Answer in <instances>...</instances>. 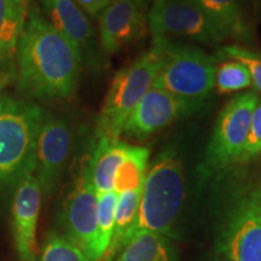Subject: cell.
I'll return each mask as SVG.
<instances>
[{"label":"cell","instance_id":"cell-4","mask_svg":"<svg viewBox=\"0 0 261 261\" xmlns=\"http://www.w3.org/2000/svg\"><path fill=\"white\" fill-rule=\"evenodd\" d=\"M161 52V68L152 87H158L197 109L215 84V62L200 48L172 40H152Z\"/></svg>","mask_w":261,"mask_h":261},{"label":"cell","instance_id":"cell-5","mask_svg":"<svg viewBox=\"0 0 261 261\" xmlns=\"http://www.w3.org/2000/svg\"><path fill=\"white\" fill-rule=\"evenodd\" d=\"M161 62V52L152 46L132 64L117 71L98 117V138L119 139L127 119L152 86Z\"/></svg>","mask_w":261,"mask_h":261},{"label":"cell","instance_id":"cell-26","mask_svg":"<svg viewBox=\"0 0 261 261\" xmlns=\"http://www.w3.org/2000/svg\"><path fill=\"white\" fill-rule=\"evenodd\" d=\"M74 2L87 15L97 16L102 14L112 4L113 0H74Z\"/></svg>","mask_w":261,"mask_h":261},{"label":"cell","instance_id":"cell-23","mask_svg":"<svg viewBox=\"0 0 261 261\" xmlns=\"http://www.w3.org/2000/svg\"><path fill=\"white\" fill-rule=\"evenodd\" d=\"M40 261H90L75 244L67 238L51 234L42 249Z\"/></svg>","mask_w":261,"mask_h":261},{"label":"cell","instance_id":"cell-10","mask_svg":"<svg viewBox=\"0 0 261 261\" xmlns=\"http://www.w3.org/2000/svg\"><path fill=\"white\" fill-rule=\"evenodd\" d=\"M195 110L197 109L189 103L151 86L127 119L122 133L145 139Z\"/></svg>","mask_w":261,"mask_h":261},{"label":"cell","instance_id":"cell-18","mask_svg":"<svg viewBox=\"0 0 261 261\" xmlns=\"http://www.w3.org/2000/svg\"><path fill=\"white\" fill-rule=\"evenodd\" d=\"M140 198H142V189L123 192L117 196L112 241L108 247L106 255L100 261H112L117 250L121 249L126 234L133 227L138 218Z\"/></svg>","mask_w":261,"mask_h":261},{"label":"cell","instance_id":"cell-20","mask_svg":"<svg viewBox=\"0 0 261 261\" xmlns=\"http://www.w3.org/2000/svg\"><path fill=\"white\" fill-rule=\"evenodd\" d=\"M149 154V149L143 146H128L114 177L113 190L117 195L143 189Z\"/></svg>","mask_w":261,"mask_h":261},{"label":"cell","instance_id":"cell-8","mask_svg":"<svg viewBox=\"0 0 261 261\" xmlns=\"http://www.w3.org/2000/svg\"><path fill=\"white\" fill-rule=\"evenodd\" d=\"M71 148V132L62 117L45 114L37 143L35 178L41 195L48 197L61 180Z\"/></svg>","mask_w":261,"mask_h":261},{"label":"cell","instance_id":"cell-9","mask_svg":"<svg viewBox=\"0 0 261 261\" xmlns=\"http://www.w3.org/2000/svg\"><path fill=\"white\" fill-rule=\"evenodd\" d=\"M97 210L98 194L85 168L65 203L64 225L70 242L90 261H97Z\"/></svg>","mask_w":261,"mask_h":261},{"label":"cell","instance_id":"cell-11","mask_svg":"<svg viewBox=\"0 0 261 261\" xmlns=\"http://www.w3.org/2000/svg\"><path fill=\"white\" fill-rule=\"evenodd\" d=\"M41 190L34 172L25 174L15 189L12 230L18 261H37V224Z\"/></svg>","mask_w":261,"mask_h":261},{"label":"cell","instance_id":"cell-22","mask_svg":"<svg viewBox=\"0 0 261 261\" xmlns=\"http://www.w3.org/2000/svg\"><path fill=\"white\" fill-rule=\"evenodd\" d=\"M252 85L249 71L237 61H228L217 67L214 87L219 93L237 92Z\"/></svg>","mask_w":261,"mask_h":261},{"label":"cell","instance_id":"cell-6","mask_svg":"<svg viewBox=\"0 0 261 261\" xmlns=\"http://www.w3.org/2000/svg\"><path fill=\"white\" fill-rule=\"evenodd\" d=\"M148 25L152 40L187 39L214 46L225 39L192 0H163L150 9Z\"/></svg>","mask_w":261,"mask_h":261},{"label":"cell","instance_id":"cell-24","mask_svg":"<svg viewBox=\"0 0 261 261\" xmlns=\"http://www.w3.org/2000/svg\"><path fill=\"white\" fill-rule=\"evenodd\" d=\"M219 57L231 58L240 62L249 71L252 84L261 92V55L240 46H225L220 48Z\"/></svg>","mask_w":261,"mask_h":261},{"label":"cell","instance_id":"cell-17","mask_svg":"<svg viewBox=\"0 0 261 261\" xmlns=\"http://www.w3.org/2000/svg\"><path fill=\"white\" fill-rule=\"evenodd\" d=\"M224 38L243 37L247 25L238 0H192Z\"/></svg>","mask_w":261,"mask_h":261},{"label":"cell","instance_id":"cell-13","mask_svg":"<svg viewBox=\"0 0 261 261\" xmlns=\"http://www.w3.org/2000/svg\"><path fill=\"white\" fill-rule=\"evenodd\" d=\"M146 25L145 11L129 3L113 0L99 16L100 46L107 55H112L142 38Z\"/></svg>","mask_w":261,"mask_h":261},{"label":"cell","instance_id":"cell-29","mask_svg":"<svg viewBox=\"0 0 261 261\" xmlns=\"http://www.w3.org/2000/svg\"><path fill=\"white\" fill-rule=\"evenodd\" d=\"M151 2H152V5H151V8H156V6L161 4V3L163 2V0H151Z\"/></svg>","mask_w":261,"mask_h":261},{"label":"cell","instance_id":"cell-21","mask_svg":"<svg viewBox=\"0 0 261 261\" xmlns=\"http://www.w3.org/2000/svg\"><path fill=\"white\" fill-rule=\"evenodd\" d=\"M115 191L98 194L97 210V261H100L106 255L108 247L112 241L114 230V215L117 201Z\"/></svg>","mask_w":261,"mask_h":261},{"label":"cell","instance_id":"cell-2","mask_svg":"<svg viewBox=\"0 0 261 261\" xmlns=\"http://www.w3.org/2000/svg\"><path fill=\"white\" fill-rule=\"evenodd\" d=\"M45 113L37 104L0 98V195L35 171L37 143Z\"/></svg>","mask_w":261,"mask_h":261},{"label":"cell","instance_id":"cell-14","mask_svg":"<svg viewBox=\"0 0 261 261\" xmlns=\"http://www.w3.org/2000/svg\"><path fill=\"white\" fill-rule=\"evenodd\" d=\"M50 23L80 51L83 61L93 58L96 34L84 11L74 0H44Z\"/></svg>","mask_w":261,"mask_h":261},{"label":"cell","instance_id":"cell-25","mask_svg":"<svg viewBox=\"0 0 261 261\" xmlns=\"http://www.w3.org/2000/svg\"><path fill=\"white\" fill-rule=\"evenodd\" d=\"M261 152V100L256 104L255 109H254L252 115V121H250L249 133H248V138L244 146L243 159L249 160L255 158Z\"/></svg>","mask_w":261,"mask_h":261},{"label":"cell","instance_id":"cell-1","mask_svg":"<svg viewBox=\"0 0 261 261\" xmlns=\"http://www.w3.org/2000/svg\"><path fill=\"white\" fill-rule=\"evenodd\" d=\"M17 87L31 99H65L74 93L83 64L80 51L38 10L28 12L16 50Z\"/></svg>","mask_w":261,"mask_h":261},{"label":"cell","instance_id":"cell-3","mask_svg":"<svg viewBox=\"0 0 261 261\" xmlns=\"http://www.w3.org/2000/svg\"><path fill=\"white\" fill-rule=\"evenodd\" d=\"M184 195V172L180 160L172 152H163L145 177L138 218L126 234L121 248L138 233L169 232L181 208Z\"/></svg>","mask_w":261,"mask_h":261},{"label":"cell","instance_id":"cell-16","mask_svg":"<svg viewBox=\"0 0 261 261\" xmlns=\"http://www.w3.org/2000/svg\"><path fill=\"white\" fill-rule=\"evenodd\" d=\"M27 17V0H0V65L16 54Z\"/></svg>","mask_w":261,"mask_h":261},{"label":"cell","instance_id":"cell-12","mask_svg":"<svg viewBox=\"0 0 261 261\" xmlns=\"http://www.w3.org/2000/svg\"><path fill=\"white\" fill-rule=\"evenodd\" d=\"M228 255L232 261H261V184L240 202L234 212Z\"/></svg>","mask_w":261,"mask_h":261},{"label":"cell","instance_id":"cell-28","mask_svg":"<svg viewBox=\"0 0 261 261\" xmlns=\"http://www.w3.org/2000/svg\"><path fill=\"white\" fill-rule=\"evenodd\" d=\"M6 81H8V80H6V77L4 76V75H0V92H2V90L4 89Z\"/></svg>","mask_w":261,"mask_h":261},{"label":"cell","instance_id":"cell-7","mask_svg":"<svg viewBox=\"0 0 261 261\" xmlns=\"http://www.w3.org/2000/svg\"><path fill=\"white\" fill-rule=\"evenodd\" d=\"M259 94L254 91L234 96L221 110L212 137L208 156L217 166L242 161L250 121Z\"/></svg>","mask_w":261,"mask_h":261},{"label":"cell","instance_id":"cell-27","mask_svg":"<svg viewBox=\"0 0 261 261\" xmlns=\"http://www.w3.org/2000/svg\"><path fill=\"white\" fill-rule=\"evenodd\" d=\"M120 2L129 3V4L136 5L137 8H139L140 10H143V11L148 12L149 4H150V2H151V0H120Z\"/></svg>","mask_w":261,"mask_h":261},{"label":"cell","instance_id":"cell-15","mask_svg":"<svg viewBox=\"0 0 261 261\" xmlns=\"http://www.w3.org/2000/svg\"><path fill=\"white\" fill-rule=\"evenodd\" d=\"M128 146L119 139L98 138L87 167L97 194L114 191V177L125 159Z\"/></svg>","mask_w":261,"mask_h":261},{"label":"cell","instance_id":"cell-19","mask_svg":"<svg viewBox=\"0 0 261 261\" xmlns=\"http://www.w3.org/2000/svg\"><path fill=\"white\" fill-rule=\"evenodd\" d=\"M116 261H174V255L163 234L142 232L121 248Z\"/></svg>","mask_w":261,"mask_h":261}]
</instances>
